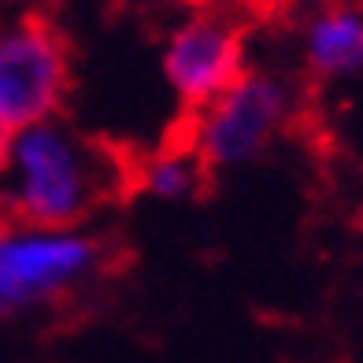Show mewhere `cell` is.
<instances>
[{
  "instance_id": "1",
  "label": "cell",
  "mask_w": 363,
  "mask_h": 363,
  "mask_svg": "<svg viewBox=\"0 0 363 363\" xmlns=\"http://www.w3.org/2000/svg\"><path fill=\"white\" fill-rule=\"evenodd\" d=\"M130 171L63 119L15 130L0 167V223L82 230Z\"/></svg>"
},
{
  "instance_id": "2",
  "label": "cell",
  "mask_w": 363,
  "mask_h": 363,
  "mask_svg": "<svg viewBox=\"0 0 363 363\" xmlns=\"http://www.w3.org/2000/svg\"><path fill=\"white\" fill-rule=\"evenodd\" d=\"M296 89L282 74L271 71H245L226 93H219L201 111H189L186 141L196 160L211 171H230L256 160L282 126L293 119Z\"/></svg>"
},
{
  "instance_id": "3",
  "label": "cell",
  "mask_w": 363,
  "mask_h": 363,
  "mask_svg": "<svg viewBox=\"0 0 363 363\" xmlns=\"http://www.w3.org/2000/svg\"><path fill=\"white\" fill-rule=\"evenodd\" d=\"M104 267V245L86 230L0 223V315L67 296Z\"/></svg>"
},
{
  "instance_id": "4",
  "label": "cell",
  "mask_w": 363,
  "mask_h": 363,
  "mask_svg": "<svg viewBox=\"0 0 363 363\" xmlns=\"http://www.w3.org/2000/svg\"><path fill=\"white\" fill-rule=\"evenodd\" d=\"M67 93L71 48L52 23L26 15L0 26V119L11 130L60 119Z\"/></svg>"
},
{
  "instance_id": "5",
  "label": "cell",
  "mask_w": 363,
  "mask_h": 363,
  "mask_svg": "<svg viewBox=\"0 0 363 363\" xmlns=\"http://www.w3.org/2000/svg\"><path fill=\"white\" fill-rule=\"evenodd\" d=\"M245 19L230 4H196L163 41V78L189 111H201L249 71Z\"/></svg>"
},
{
  "instance_id": "6",
  "label": "cell",
  "mask_w": 363,
  "mask_h": 363,
  "mask_svg": "<svg viewBox=\"0 0 363 363\" xmlns=\"http://www.w3.org/2000/svg\"><path fill=\"white\" fill-rule=\"evenodd\" d=\"M304 63L315 78L363 74V8L326 4L304 23Z\"/></svg>"
},
{
  "instance_id": "7",
  "label": "cell",
  "mask_w": 363,
  "mask_h": 363,
  "mask_svg": "<svg viewBox=\"0 0 363 363\" xmlns=\"http://www.w3.org/2000/svg\"><path fill=\"white\" fill-rule=\"evenodd\" d=\"M130 182L141 193L156 196V201H189V196H196L204 189L208 167L196 160V152L186 141H178L171 148H160V152L145 156L130 171Z\"/></svg>"
},
{
  "instance_id": "8",
  "label": "cell",
  "mask_w": 363,
  "mask_h": 363,
  "mask_svg": "<svg viewBox=\"0 0 363 363\" xmlns=\"http://www.w3.org/2000/svg\"><path fill=\"white\" fill-rule=\"evenodd\" d=\"M278 4H286V8H308V11H319L326 4H341V0H278Z\"/></svg>"
},
{
  "instance_id": "9",
  "label": "cell",
  "mask_w": 363,
  "mask_h": 363,
  "mask_svg": "<svg viewBox=\"0 0 363 363\" xmlns=\"http://www.w3.org/2000/svg\"><path fill=\"white\" fill-rule=\"evenodd\" d=\"M11 134H15V130H11L4 119H0V167H4V160H8V145H11Z\"/></svg>"
}]
</instances>
